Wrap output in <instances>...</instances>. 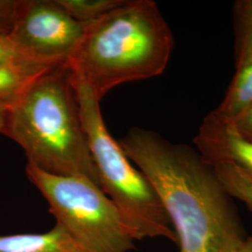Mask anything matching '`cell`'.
<instances>
[{
  "label": "cell",
  "instance_id": "e0dca14e",
  "mask_svg": "<svg viewBox=\"0 0 252 252\" xmlns=\"http://www.w3.org/2000/svg\"><path fill=\"white\" fill-rule=\"evenodd\" d=\"M9 109V108H0V134L2 135H4L7 126Z\"/></svg>",
  "mask_w": 252,
  "mask_h": 252
},
{
  "label": "cell",
  "instance_id": "8992f818",
  "mask_svg": "<svg viewBox=\"0 0 252 252\" xmlns=\"http://www.w3.org/2000/svg\"><path fill=\"white\" fill-rule=\"evenodd\" d=\"M84 31L57 0H23L9 37L30 60L54 66L69 62Z\"/></svg>",
  "mask_w": 252,
  "mask_h": 252
},
{
  "label": "cell",
  "instance_id": "9c48e42d",
  "mask_svg": "<svg viewBox=\"0 0 252 252\" xmlns=\"http://www.w3.org/2000/svg\"><path fill=\"white\" fill-rule=\"evenodd\" d=\"M49 68L41 65L0 64V108H11L29 84Z\"/></svg>",
  "mask_w": 252,
  "mask_h": 252
},
{
  "label": "cell",
  "instance_id": "4fadbf2b",
  "mask_svg": "<svg viewBox=\"0 0 252 252\" xmlns=\"http://www.w3.org/2000/svg\"><path fill=\"white\" fill-rule=\"evenodd\" d=\"M126 0H57L67 13L83 25L94 23L117 9Z\"/></svg>",
  "mask_w": 252,
  "mask_h": 252
},
{
  "label": "cell",
  "instance_id": "ac0fdd59",
  "mask_svg": "<svg viewBox=\"0 0 252 252\" xmlns=\"http://www.w3.org/2000/svg\"><path fill=\"white\" fill-rule=\"evenodd\" d=\"M233 252H252V234L248 235L243 243L241 244L237 249Z\"/></svg>",
  "mask_w": 252,
  "mask_h": 252
},
{
  "label": "cell",
  "instance_id": "5b68a950",
  "mask_svg": "<svg viewBox=\"0 0 252 252\" xmlns=\"http://www.w3.org/2000/svg\"><path fill=\"white\" fill-rule=\"evenodd\" d=\"M28 180L44 196L56 223L86 252H128L135 239L116 205L88 179L62 177L27 163Z\"/></svg>",
  "mask_w": 252,
  "mask_h": 252
},
{
  "label": "cell",
  "instance_id": "3957f363",
  "mask_svg": "<svg viewBox=\"0 0 252 252\" xmlns=\"http://www.w3.org/2000/svg\"><path fill=\"white\" fill-rule=\"evenodd\" d=\"M68 63L37 76L9 109L4 135L22 147L27 163L62 177L99 176L82 126Z\"/></svg>",
  "mask_w": 252,
  "mask_h": 252
},
{
  "label": "cell",
  "instance_id": "7a4b0ae2",
  "mask_svg": "<svg viewBox=\"0 0 252 252\" xmlns=\"http://www.w3.org/2000/svg\"><path fill=\"white\" fill-rule=\"evenodd\" d=\"M84 26L68 65L100 100L120 84L162 75L169 63L174 36L153 0H126Z\"/></svg>",
  "mask_w": 252,
  "mask_h": 252
},
{
  "label": "cell",
  "instance_id": "ba28073f",
  "mask_svg": "<svg viewBox=\"0 0 252 252\" xmlns=\"http://www.w3.org/2000/svg\"><path fill=\"white\" fill-rule=\"evenodd\" d=\"M0 252H86L58 223L43 234L0 235Z\"/></svg>",
  "mask_w": 252,
  "mask_h": 252
},
{
  "label": "cell",
  "instance_id": "52a82bcc",
  "mask_svg": "<svg viewBox=\"0 0 252 252\" xmlns=\"http://www.w3.org/2000/svg\"><path fill=\"white\" fill-rule=\"evenodd\" d=\"M193 143L207 163H232L252 177V142L240 135L232 121L215 110L203 120Z\"/></svg>",
  "mask_w": 252,
  "mask_h": 252
},
{
  "label": "cell",
  "instance_id": "30bf717a",
  "mask_svg": "<svg viewBox=\"0 0 252 252\" xmlns=\"http://www.w3.org/2000/svg\"><path fill=\"white\" fill-rule=\"evenodd\" d=\"M235 68L224 98L214 109L219 115L230 121H234L252 103V60Z\"/></svg>",
  "mask_w": 252,
  "mask_h": 252
},
{
  "label": "cell",
  "instance_id": "6da1fadb",
  "mask_svg": "<svg viewBox=\"0 0 252 252\" xmlns=\"http://www.w3.org/2000/svg\"><path fill=\"white\" fill-rule=\"evenodd\" d=\"M118 142L157 192L180 252H233L243 243L248 234L234 198L195 148L140 127Z\"/></svg>",
  "mask_w": 252,
  "mask_h": 252
},
{
  "label": "cell",
  "instance_id": "9a60e30c",
  "mask_svg": "<svg viewBox=\"0 0 252 252\" xmlns=\"http://www.w3.org/2000/svg\"><path fill=\"white\" fill-rule=\"evenodd\" d=\"M22 4L23 0H0V35L9 36Z\"/></svg>",
  "mask_w": 252,
  "mask_h": 252
},
{
  "label": "cell",
  "instance_id": "5bb4252c",
  "mask_svg": "<svg viewBox=\"0 0 252 252\" xmlns=\"http://www.w3.org/2000/svg\"><path fill=\"white\" fill-rule=\"evenodd\" d=\"M0 64L41 65L52 67L30 60L23 54L9 36L0 35ZM55 66V65H54Z\"/></svg>",
  "mask_w": 252,
  "mask_h": 252
},
{
  "label": "cell",
  "instance_id": "2e32d148",
  "mask_svg": "<svg viewBox=\"0 0 252 252\" xmlns=\"http://www.w3.org/2000/svg\"><path fill=\"white\" fill-rule=\"evenodd\" d=\"M232 122L240 135L252 142V103Z\"/></svg>",
  "mask_w": 252,
  "mask_h": 252
},
{
  "label": "cell",
  "instance_id": "277c9868",
  "mask_svg": "<svg viewBox=\"0 0 252 252\" xmlns=\"http://www.w3.org/2000/svg\"><path fill=\"white\" fill-rule=\"evenodd\" d=\"M73 81L100 188L116 205L135 240L163 237L178 244L169 217L153 185L109 134L101 113V100L75 75Z\"/></svg>",
  "mask_w": 252,
  "mask_h": 252
},
{
  "label": "cell",
  "instance_id": "8fae6325",
  "mask_svg": "<svg viewBox=\"0 0 252 252\" xmlns=\"http://www.w3.org/2000/svg\"><path fill=\"white\" fill-rule=\"evenodd\" d=\"M235 67L252 60V0H239L234 5Z\"/></svg>",
  "mask_w": 252,
  "mask_h": 252
},
{
  "label": "cell",
  "instance_id": "7c38bea8",
  "mask_svg": "<svg viewBox=\"0 0 252 252\" xmlns=\"http://www.w3.org/2000/svg\"><path fill=\"white\" fill-rule=\"evenodd\" d=\"M228 193L244 203L252 212V177L232 163L212 165Z\"/></svg>",
  "mask_w": 252,
  "mask_h": 252
}]
</instances>
